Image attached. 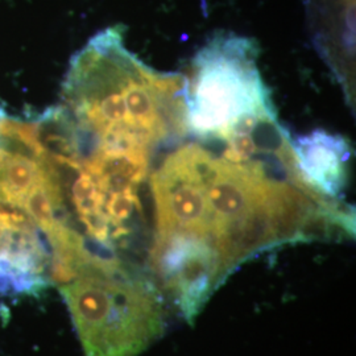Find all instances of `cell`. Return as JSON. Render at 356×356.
I'll return each mask as SVG.
<instances>
[{"instance_id":"cell-1","label":"cell","mask_w":356,"mask_h":356,"mask_svg":"<svg viewBox=\"0 0 356 356\" xmlns=\"http://www.w3.org/2000/svg\"><path fill=\"white\" fill-rule=\"evenodd\" d=\"M85 356H138L164 329L159 293L120 263L92 259L60 286Z\"/></svg>"},{"instance_id":"cell-2","label":"cell","mask_w":356,"mask_h":356,"mask_svg":"<svg viewBox=\"0 0 356 356\" xmlns=\"http://www.w3.org/2000/svg\"><path fill=\"white\" fill-rule=\"evenodd\" d=\"M254 51L251 40L223 35L197 56L186 101V124L195 135L223 138L243 115L272 108Z\"/></svg>"},{"instance_id":"cell-3","label":"cell","mask_w":356,"mask_h":356,"mask_svg":"<svg viewBox=\"0 0 356 356\" xmlns=\"http://www.w3.org/2000/svg\"><path fill=\"white\" fill-rule=\"evenodd\" d=\"M152 259L160 279L189 323L227 276L213 241L198 235L157 236Z\"/></svg>"},{"instance_id":"cell-4","label":"cell","mask_w":356,"mask_h":356,"mask_svg":"<svg viewBox=\"0 0 356 356\" xmlns=\"http://www.w3.org/2000/svg\"><path fill=\"white\" fill-rule=\"evenodd\" d=\"M51 251L26 211L0 201V293L35 294L51 285Z\"/></svg>"},{"instance_id":"cell-5","label":"cell","mask_w":356,"mask_h":356,"mask_svg":"<svg viewBox=\"0 0 356 356\" xmlns=\"http://www.w3.org/2000/svg\"><path fill=\"white\" fill-rule=\"evenodd\" d=\"M297 172L306 186L323 197H338L346 184L347 143L325 131L291 141Z\"/></svg>"}]
</instances>
